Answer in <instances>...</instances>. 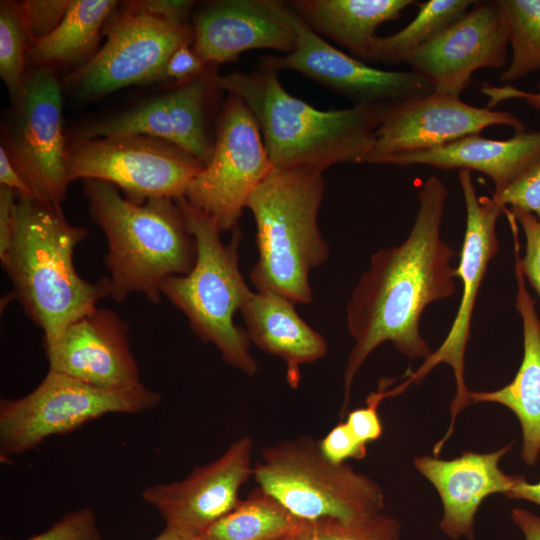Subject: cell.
<instances>
[{
    "mask_svg": "<svg viewBox=\"0 0 540 540\" xmlns=\"http://www.w3.org/2000/svg\"><path fill=\"white\" fill-rule=\"evenodd\" d=\"M419 208L407 238L374 253L346 307L347 328L354 344L344 370V413L353 381L369 355L390 342L410 359L431 353L419 320L431 303L456 293L452 248L441 238L448 190L430 176L417 192Z\"/></svg>",
    "mask_w": 540,
    "mask_h": 540,
    "instance_id": "cell-1",
    "label": "cell"
},
{
    "mask_svg": "<svg viewBox=\"0 0 540 540\" xmlns=\"http://www.w3.org/2000/svg\"><path fill=\"white\" fill-rule=\"evenodd\" d=\"M217 83L248 107L272 165L284 170L323 173L338 163H366L374 132L390 105L319 110L290 95L277 71L262 66L252 72L218 75Z\"/></svg>",
    "mask_w": 540,
    "mask_h": 540,
    "instance_id": "cell-2",
    "label": "cell"
},
{
    "mask_svg": "<svg viewBox=\"0 0 540 540\" xmlns=\"http://www.w3.org/2000/svg\"><path fill=\"white\" fill-rule=\"evenodd\" d=\"M87 235L85 228L66 220L61 206L19 196L12 240L0 259L14 298L42 329L43 344L56 340L111 295L109 278L91 283L75 269L74 250Z\"/></svg>",
    "mask_w": 540,
    "mask_h": 540,
    "instance_id": "cell-3",
    "label": "cell"
},
{
    "mask_svg": "<svg viewBox=\"0 0 540 540\" xmlns=\"http://www.w3.org/2000/svg\"><path fill=\"white\" fill-rule=\"evenodd\" d=\"M83 186L89 214L107 240L110 296L123 302L138 293L159 303L164 281L188 274L196 260L194 237L175 199L137 204L111 183L86 179Z\"/></svg>",
    "mask_w": 540,
    "mask_h": 540,
    "instance_id": "cell-4",
    "label": "cell"
},
{
    "mask_svg": "<svg viewBox=\"0 0 540 540\" xmlns=\"http://www.w3.org/2000/svg\"><path fill=\"white\" fill-rule=\"evenodd\" d=\"M324 191L322 172L277 168L253 191L246 208L256 223L258 259L249 277L257 291L312 301L310 273L329 256L318 227Z\"/></svg>",
    "mask_w": 540,
    "mask_h": 540,
    "instance_id": "cell-5",
    "label": "cell"
},
{
    "mask_svg": "<svg viewBox=\"0 0 540 540\" xmlns=\"http://www.w3.org/2000/svg\"><path fill=\"white\" fill-rule=\"evenodd\" d=\"M175 201L194 237L196 260L188 274L164 281L162 295L186 316L203 342L217 348L228 365L254 376L258 366L250 353L251 342L246 330L233 321L251 291L239 267L241 233L236 227L230 242L224 243L212 217L184 196Z\"/></svg>",
    "mask_w": 540,
    "mask_h": 540,
    "instance_id": "cell-6",
    "label": "cell"
},
{
    "mask_svg": "<svg viewBox=\"0 0 540 540\" xmlns=\"http://www.w3.org/2000/svg\"><path fill=\"white\" fill-rule=\"evenodd\" d=\"M253 478L301 520L371 517L385 508L384 492L375 480L347 463L330 461L311 436L263 448Z\"/></svg>",
    "mask_w": 540,
    "mask_h": 540,
    "instance_id": "cell-7",
    "label": "cell"
},
{
    "mask_svg": "<svg viewBox=\"0 0 540 540\" xmlns=\"http://www.w3.org/2000/svg\"><path fill=\"white\" fill-rule=\"evenodd\" d=\"M160 401L161 395L142 383L107 389L49 369L29 394L0 400V455L23 454L104 415L142 413Z\"/></svg>",
    "mask_w": 540,
    "mask_h": 540,
    "instance_id": "cell-8",
    "label": "cell"
},
{
    "mask_svg": "<svg viewBox=\"0 0 540 540\" xmlns=\"http://www.w3.org/2000/svg\"><path fill=\"white\" fill-rule=\"evenodd\" d=\"M204 166L179 147L145 135L73 140L66 151L69 183L78 179L105 181L137 204L151 198L185 196Z\"/></svg>",
    "mask_w": 540,
    "mask_h": 540,
    "instance_id": "cell-9",
    "label": "cell"
},
{
    "mask_svg": "<svg viewBox=\"0 0 540 540\" xmlns=\"http://www.w3.org/2000/svg\"><path fill=\"white\" fill-rule=\"evenodd\" d=\"M273 169L255 118L240 98L229 94L212 154L184 197L212 217L221 232L234 230L249 197Z\"/></svg>",
    "mask_w": 540,
    "mask_h": 540,
    "instance_id": "cell-10",
    "label": "cell"
},
{
    "mask_svg": "<svg viewBox=\"0 0 540 540\" xmlns=\"http://www.w3.org/2000/svg\"><path fill=\"white\" fill-rule=\"evenodd\" d=\"M102 48L66 77V84L89 97L164 79L166 64L181 46L194 42L193 27L176 24L122 4L107 20Z\"/></svg>",
    "mask_w": 540,
    "mask_h": 540,
    "instance_id": "cell-11",
    "label": "cell"
},
{
    "mask_svg": "<svg viewBox=\"0 0 540 540\" xmlns=\"http://www.w3.org/2000/svg\"><path fill=\"white\" fill-rule=\"evenodd\" d=\"M3 135L1 146L33 196L61 206L70 183L61 88L51 70L42 67L26 74Z\"/></svg>",
    "mask_w": 540,
    "mask_h": 540,
    "instance_id": "cell-12",
    "label": "cell"
},
{
    "mask_svg": "<svg viewBox=\"0 0 540 540\" xmlns=\"http://www.w3.org/2000/svg\"><path fill=\"white\" fill-rule=\"evenodd\" d=\"M458 179L466 208L465 235L459 265L456 268V278H460L463 285L460 305L445 340L437 350L424 359L415 372L407 373V379L404 381L407 387L411 383L419 382L441 363L448 364L453 370L456 390L450 404L451 421L446 434L434 446L437 452H441L453 433L458 414L471 404V391L465 383V351L470 338L476 297L488 264L499 248L496 234L497 219L505 209L491 197L477 195L470 171L459 170Z\"/></svg>",
    "mask_w": 540,
    "mask_h": 540,
    "instance_id": "cell-13",
    "label": "cell"
},
{
    "mask_svg": "<svg viewBox=\"0 0 540 540\" xmlns=\"http://www.w3.org/2000/svg\"><path fill=\"white\" fill-rule=\"evenodd\" d=\"M284 14L296 32V46L283 56L261 57L260 66L297 71L345 96L353 105L392 104L434 92L431 82L412 70L377 69L338 50L287 2Z\"/></svg>",
    "mask_w": 540,
    "mask_h": 540,
    "instance_id": "cell-14",
    "label": "cell"
},
{
    "mask_svg": "<svg viewBox=\"0 0 540 540\" xmlns=\"http://www.w3.org/2000/svg\"><path fill=\"white\" fill-rule=\"evenodd\" d=\"M499 125L509 126L515 133L526 130L510 112L472 106L460 97L434 91L388 106L374 132L366 163L387 164L393 157L441 147Z\"/></svg>",
    "mask_w": 540,
    "mask_h": 540,
    "instance_id": "cell-15",
    "label": "cell"
},
{
    "mask_svg": "<svg viewBox=\"0 0 540 540\" xmlns=\"http://www.w3.org/2000/svg\"><path fill=\"white\" fill-rule=\"evenodd\" d=\"M253 449L249 436L235 439L185 478L146 487L142 498L159 512L165 528L184 539L196 537L240 501V489L253 477Z\"/></svg>",
    "mask_w": 540,
    "mask_h": 540,
    "instance_id": "cell-16",
    "label": "cell"
},
{
    "mask_svg": "<svg viewBox=\"0 0 540 540\" xmlns=\"http://www.w3.org/2000/svg\"><path fill=\"white\" fill-rule=\"evenodd\" d=\"M216 65L136 107L83 126L74 140L145 135L169 142L206 164L212 154L207 116L217 90ZM223 91V90H222Z\"/></svg>",
    "mask_w": 540,
    "mask_h": 540,
    "instance_id": "cell-17",
    "label": "cell"
},
{
    "mask_svg": "<svg viewBox=\"0 0 540 540\" xmlns=\"http://www.w3.org/2000/svg\"><path fill=\"white\" fill-rule=\"evenodd\" d=\"M508 27L498 0L476 1L459 20L416 50L406 61L441 94L459 97L476 70L506 64Z\"/></svg>",
    "mask_w": 540,
    "mask_h": 540,
    "instance_id": "cell-18",
    "label": "cell"
},
{
    "mask_svg": "<svg viewBox=\"0 0 540 540\" xmlns=\"http://www.w3.org/2000/svg\"><path fill=\"white\" fill-rule=\"evenodd\" d=\"M43 348L49 369L90 385L117 389L141 384L129 326L111 309L96 307Z\"/></svg>",
    "mask_w": 540,
    "mask_h": 540,
    "instance_id": "cell-19",
    "label": "cell"
},
{
    "mask_svg": "<svg viewBox=\"0 0 540 540\" xmlns=\"http://www.w3.org/2000/svg\"><path fill=\"white\" fill-rule=\"evenodd\" d=\"M194 52L206 64L236 61L252 49L291 53L296 32L284 14V2L221 0L193 16Z\"/></svg>",
    "mask_w": 540,
    "mask_h": 540,
    "instance_id": "cell-20",
    "label": "cell"
},
{
    "mask_svg": "<svg viewBox=\"0 0 540 540\" xmlns=\"http://www.w3.org/2000/svg\"><path fill=\"white\" fill-rule=\"evenodd\" d=\"M513 443L495 451L480 453L465 451L460 456L444 460L423 455L414 459L415 469L436 489L443 517L439 527L449 538L474 539L475 515L485 498L506 495L520 475H509L499 467L500 460L512 449Z\"/></svg>",
    "mask_w": 540,
    "mask_h": 540,
    "instance_id": "cell-21",
    "label": "cell"
},
{
    "mask_svg": "<svg viewBox=\"0 0 540 540\" xmlns=\"http://www.w3.org/2000/svg\"><path fill=\"white\" fill-rule=\"evenodd\" d=\"M516 237L513 236L517 283L515 304L523 327L522 361L511 382L493 391H471L470 400L471 403H497L515 414L522 431L520 457L525 465L533 466L540 457V318L520 268Z\"/></svg>",
    "mask_w": 540,
    "mask_h": 540,
    "instance_id": "cell-22",
    "label": "cell"
},
{
    "mask_svg": "<svg viewBox=\"0 0 540 540\" xmlns=\"http://www.w3.org/2000/svg\"><path fill=\"white\" fill-rule=\"evenodd\" d=\"M240 312L250 342L284 361L286 381L292 389L299 386L301 367L327 354L326 339L301 318L291 300L279 293L250 291Z\"/></svg>",
    "mask_w": 540,
    "mask_h": 540,
    "instance_id": "cell-23",
    "label": "cell"
},
{
    "mask_svg": "<svg viewBox=\"0 0 540 540\" xmlns=\"http://www.w3.org/2000/svg\"><path fill=\"white\" fill-rule=\"evenodd\" d=\"M540 158V131H522L505 140L470 135L441 147L391 158L387 164L475 170L489 176L498 192Z\"/></svg>",
    "mask_w": 540,
    "mask_h": 540,
    "instance_id": "cell-24",
    "label": "cell"
},
{
    "mask_svg": "<svg viewBox=\"0 0 540 540\" xmlns=\"http://www.w3.org/2000/svg\"><path fill=\"white\" fill-rule=\"evenodd\" d=\"M294 10L316 33L369 60L379 25L401 17L414 0H294Z\"/></svg>",
    "mask_w": 540,
    "mask_h": 540,
    "instance_id": "cell-25",
    "label": "cell"
},
{
    "mask_svg": "<svg viewBox=\"0 0 540 540\" xmlns=\"http://www.w3.org/2000/svg\"><path fill=\"white\" fill-rule=\"evenodd\" d=\"M117 6L113 0H73L59 26L30 44L27 57L38 65L79 62L94 50Z\"/></svg>",
    "mask_w": 540,
    "mask_h": 540,
    "instance_id": "cell-26",
    "label": "cell"
},
{
    "mask_svg": "<svg viewBox=\"0 0 540 540\" xmlns=\"http://www.w3.org/2000/svg\"><path fill=\"white\" fill-rule=\"evenodd\" d=\"M301 519L257 486L204 532L184 540H275L294 535Z\"/></svg>",
    "mask_w": 540,
    "mask_h": 540,
    "instance_id": "cell-27",
    "label": "cell"
},
{
    "mask_svg": "<svg viewBox=\"0 0 540 540\" xmlns=\"http://www.w3.org/2000/svg\"><path fill=\"white\" fill-rule=\"evenodd\" d=\"M472 0H429L419 4L416 17L400 31L374 40L370 61L406 63L421 46L459 20L475 4Z\"/></svg>",
    "mask_w": 540,
    "mask_h": 540,
    "instance_id": "cell-28",
    "label": "cell"
},
{
    "mask_svg": "<svg viewBox=\"0 0 540 540\" xmlns=\"http://www.w3.org/2000/svg\"><path fill=\"white\" fill-rule=\"evenodd\" d=\"M504 12L512 48L501 82L518 80L540 69V0H498Z\"/></svg>",
    "mask_w": 540,
    "mask_h": 540,
    "instance_id": "cell-29",
    "label": "cell"
},
{
    "mask_svg": "<svg viewBox=\"0 0 540 540\" xmlns=\"http://www.w3.org/2000/svg\"><path fill=\"white\" fill-rule=\"evenodd\" d=\"M401 523L384 512L363 518L300 520L296 540H400Z\"/></svg>",
    "mask_w": 540,
    "mask_h": 540,
    "instance_id": "cell-30",
    "label": "cell"
},
{
    "mask_svg": "<svg viewBox=\"0 0 540 540\" xmlns=\"http://www.w3.org/2000/svg\"><path fill=\"white\" fill-rule=\"evenodd\" d=\"M28 41L30 42L19 3L1 1L0 76L11 95V100L19 95L24 84Z\"/></svg>",
    "mask_w": 540,
    "mask_h": 540,
    "instance_id": "cell-31",
    "label": "cell"
},
{
    "mask_svg": "<svg viewBox=\"0 0 540 540\" xmlns=\"http://www.w3.org/2000/svg\"><path fill=\"white\" fill-rule=\"evenodd\" d=\"M491 198L503 208L511 205L540 219V158Z\"/></svg>",
    "mask_w": 540,
    "mask_h": 540,
    "instance_id": "cell-32",
    "label": "cell"
},
{
    "mask_svg": "<svg viewBox=\"0 0 540 540\" xmlns=\"http://www.w3.org/2000/svg\"><path fill=\"white\" fill-rule=\"evenodd\" d=\"M73 0H28L19 3L30 44L54 31L64 19Z\"/></svg>",
    "mask_w": 540,
    "mask_h": 540,
    "instance_id": "cell-33",
    "label": "cell"
},
{
    "mask_svg": "<svg viewBox=\"0 0 540 540\" xmlns=\"http://www.w3.org/2000/svg\"><path fill=\"white\" fill-rule=\"evenodd\" d=\"M393 380H382L377 392L366 399V406L354 409L347 414L346 422L354 435L364 444L378 440L383 427L378 415V406L383 398L398 394L397 387L388 389Z\"/></svg>",
    "mask_w": 540,
    "mask_h": 540,
    "instance_id": "cell-34",
    "label": "cell"
},
{
    "mask_svg": "<svg viewBox=\"0 0 540 540\" xmlns=\"http://www.w3.org/2000/svg\"><path fill=\"white\" fill-rule=\"evenodd\" d=\"M94 511L80 508L66 513L46 531L26 540H101Z\"/></svg>",
    "mask_w": 540,
    "mask_h": 540,
    "instance_id": "cell-35",
    "label": "cell"
},
{
    "mask_svg": "<svg viewBox=\"0 0 540 540\" xmlns=\"http://www.w3.org/2000/svg\"><path fill=\"white\" fill-rule=\"evenodd\" d=\"M520 224L525 235V254L518 260L521 271L530 286L540 296V219L534 214L520 209L510 210Z\"/></svg>",
    "mask_w": 540,
    "mask_h": 540,
    "instance_id": "cell-36",
    "label": "cell"
},
{
    "mask_svg": "<svg viewBox=\"0 0 540 540\" xmlns=\"http://www.w3.org/2000/svg\"><path fill=\"white\" fill-rule=\"evenodd\" d=\"M318 443L322 453L336 464L346 463L348 459L360 460L367 455V444L354 435L346 421L336 424Z\"/></svg>",
    "mask_w": 540,
    "mask_h": 540,
    "instance_id": "cell-37",
    "label": "cell"
},
{
    "mask_svg": "<svg viewBox=\"0 0 540 540\" xmlns=\"http://www.w3.org/2000/svg\"><path fill=\"white\" fill-rule=\"evenodd\" d=\"M194 1L187 0H141L125 1L124 6L176 24H186Z\"/></svg>",
    "mask_w": 540,
    "mask_h": 540,
    "instance_id": "cell-38",
    "label": "cell"
},
{
    "mask_svg": "<svg viewBox=\"0 0 540 540\" xmlns=\"http://www.w3.org/2000/svg\"><path fill=\"white\" fill-rule=\"evenodd\" d=\"M209 65L194 52L190 45H184L169 58L164 71V79L181 83L201 74Z\"/></svg>",
    "mask_w": 540,
    "mask_h": 540,
    "instance_id": "cell-39",
    "label": "cell"
},
{
    "mask_svg": "<svg viewBox=\"0 0 540 540\" xmlns=\"http://www.w3.org/2000/svg\"><path fill=\"white\" fill-rule=\"evenodd\" d=\"M481 92L488 98L487 107L493 109L500 103L511 99H523L535 109L540 110V83L536 92L521 90L512 85L494 86L485 83Z\"/></svg>",
    "mask_w": 540,
    "mask_h": 540,
    "instance_id": "cell-40",
    "label": "cell"
},
{
    "mask_svg": "<svg viewBox=\"0 0 540 540\" xmlns=\"http://www.w3.org/2000/svg\"><path fill=\"white\" fill-rule=\"evenodd\" d=\"M14 190L0 185V256L8 249L15 227Z\"/></svg>",
    "mask_w": 540,
    "mask_h": 540,
    "instance_id": "cell-41",
    "label": "cell"
},
{
    "mask_svg": "<svg viewBox=\"0 0 540 540\" xmlns=\"http://www.w3.org/2000/svg\"><path fill=\"white\" fill-rule=\"evenodd\" d=\"M0 183L3 186L17 191L19 196H33L29 186L12 165L3 146L0 147Z\"/></svg>",
    "mask_w": 540,
    "mask_h": 540,
    "instance_id": "cell-42",
    "label": "cell"
},
{
    "mask_svg": "<svg viewBox=\"0 0 540 540\" xmlns=\"http://www.w3.org/2000/svg\"><path fill=\"white\" fill-rule=\"evenodd\" d=\"M511 519L525 540H540V516L524 508L515 507L511 511Z\"/></svg>",
    "mask_w": 540,
    "mask_h": 540,
    "instance_id": "cell-43",
    "label": "cell"
},
{
    "mask_svg": "<svg viewBox=\"0 0 540 540\" xmlns=\"http://www.w3.org/2000/svg\"><path fill=\"white\" fill-rule=\"evenodd\" d=\"M505 496L510 499L529 501L540 506V481L530 483L524 476H520Z\"/></svg>",
    "mask_w": 540,
    "mask_h": 540,
    "instance_id": "cell-44",
    "label": "cell"
},
{
    "mask_svg": "<svg viewBox=\"0 0 540 540\" xmlns=\"http://www.w3.org/2000/svg\"><path fill=\"white\" fill-rule=\"evenodd\" d=\"M153 540H184L181 536L176 534L175 532L164 528V530L156 536Z\"/></svg>",
    "mask_w": 540,
    "mask_h": 540,
    "instance_id": "cell-45",
    "label": "cell"
},
{
    "mask_svg": "<svg viewBox=\"0 0 540 540\" xmlns=\"http://www.w3.org/2000/svg\"><path fill=\"white\" fill-rule=\"evenodd\" d=\"M275 540H296L294 535H288V536H284V537H281V538H278V539H275Z\"/></svg>",
    "mask_w": 540,
    "mask_h": 540,
    "instance_id": "cell-46",
    "label": "cell"
}]
</instances>
